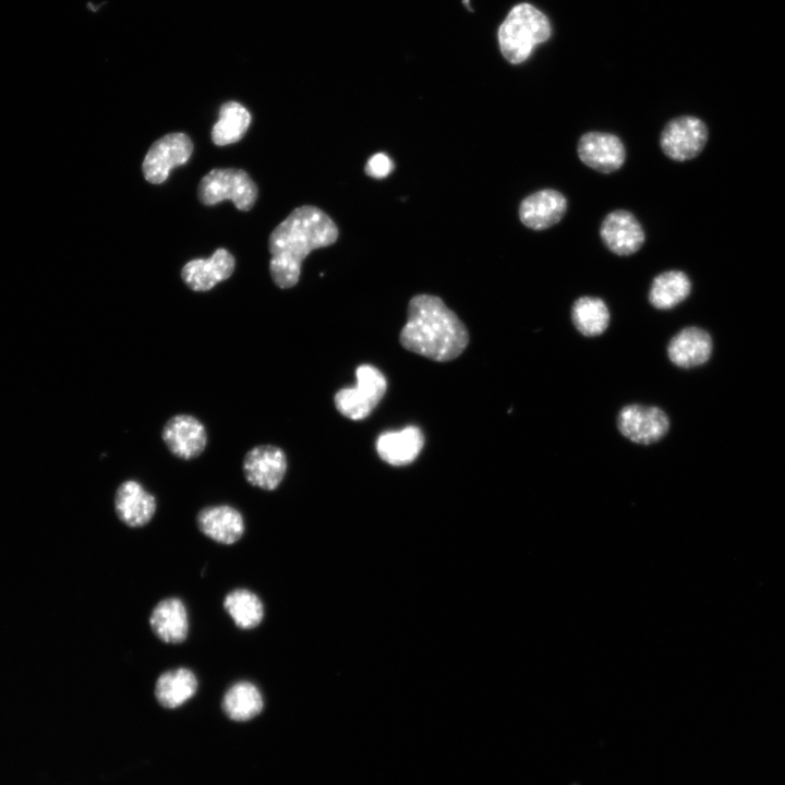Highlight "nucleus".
<instances>
[{
  "instance_id": "obj_3",
  "label": "nucleus",
  "mask_w": 785,
  "mask_h": 785,
  "mask_svg": "<svg viewBox=\"0 0 785 785\" xmlns=\"http://www.w3.org/2000/svg\"><path fill=\"white\" fill-rule=\"evenodd\" d=\"M550 36L547 17L529 3L514 7L498 29L500 51L512 64L526 61L534 47L546 41Z\"/></svg>"
},
{
  "instance_id": "obj_18",
  "label": "nucleus",
  "mask_w": 785,
  "mask_h": 785,
  "mask_svg": "<svg viewBox=\"0 0 785 785\" xmlns=\"http://www.w3.org/2000/svg\"><path fill=\"white\" fill-rule=\"evenodd\" d=\"M712 338L708 331L690 326L672 337L667 355L676 366L690 369L705 363L712 353Z\"/></svg>"
},
{
  "instance_id": "obj_8",
  "label": "nucleus",
  "mask_w": 785,
  "mask_h": 785,
  "mask_svg": "<svg viewBox=\"0 0 785 785\" xmlns=\"http://www.w3.org/2000/svg\"><path fill=\"white\" fill-rule=\"evenodd\" d=\"M669 426L665 411L654 406L627 404L617 415L620 434L639 445L657 443L667 434Z\"/></svg>"
},
{
  "instance_id": "obj_16",
  "label": "nucleus",
  "mask_w": 785,
  "mask_h": 785,
  "mask_svg": "<svg viewBox=\"0 0 785 785\" xmlns=\"http://www.w3.org/2000/svg\"><path fill=\"white\" fill-rule=\"evenodd\" d=\"M234 267V257L226 249H218L206 259L188 262L181 270V278L191 290L205 292L228 279Z\"/></svg>"
},
{
  "instance_id": "obj_21",
  "label": "nucleus",
  "mask_w": 785,
  "mask_h": 785,
  "mask_svg": "<svg viewBox=\"0 0 785 785\" xmlns=\"http://www.w3.org/2000/svg\"><path fill=\"white\" fill-rule=\"evenodd\" d=\"M221 706L229 718L245 722L262 712L264 700L255 684L249 680H240L226 690Z\"/></svg>"
},
{
  "instance_id": "obj_10",
  "label": "nucleus",
  "mask_w": 785,
  "mask_h": 785,
  "mask_svg": "<svg viewBox=\"0 0 785 785\" xmlns=\"http://www.w3.org/2000/svg\"><path fill=\"white\" fill-rule=\"evenodd\" d=\"M161 438L168 450L183 460L195 459L207 446V431L196 416L180 413L171 416L164 425Z\"/></svg>"
},
{
  "instance_id": "obj_15",
  "label": "nucleus",
  "mask_w": 785,
  "mask_h": 785,
  "mask_svg": "<svg viewBox=\"0 0 785 785\" xmlns=\"http://www.w3.org/2000/svg\"><path fill=\"white\" fill-rule=\"evenodd\" d=\"M196 524L205 536L222 545L237 543L245 531L242 514L235 507L227 504L201 509L196 516Z\"/></svg>"
},
{
  "instance_id": "obj_26",
  "label": "nucleus",
  "mask_w": 785,
  "mask_h": 785,
  "mask_svg": "<svg viewBox=\"0 0 785 785\" xmlns=\"http://www.w3.org/2000/svg\"><path fill=\"white\" fill-rule=\"evenodd\" d=\"M394 169L391 159L384 153H377L373 155L366 162L365 172L366 174L382 179L387 177Z\"/></svg>"
},
{
  "instance_id": "obj_5",
  "label": "nucleus",
  "mask_w": 785,
  "mask_h": 785,
  "mask_svg": "<svg viewBox=\"0 0 785 785\" xmlns=\"http://www.w3.org/2000/svg\"><path fill=\"white\" fill-rule=\"evenodd\" d=\"M357 385L335 395V406L343 416L358 421L375 409L386 392L385 375L375 366L362 364L355 371Z\"/></svg>"
},
{
  "instance_id": "obj_11",
  "label": "nucleus",
  "mask_w": 785,
  "mask_h": 785,
  "mask_svg": "<svg viewBox=\"0 0 785 785\" xmlns=\"http://www.w3.org/2000/svg\"><path fill=\"white\" fill-rule=\"evenodd\" d=\"M577 153L585 166L601 173L618 170L626 159L621 140L607 132L591 131L582 134L577 144Z\"/></svg>"
},
{
  "instance_id": "obj_9",
  "label": "nucleus",
  "mask_w": 785,
  "mask_h": 785,
  "mask_svg": "<svg viewBox=\"0 0 785 785\" xmlns=\"http://www.w3.org/2000/svg\"><path fill=\"white\" fill-rule=\"evenodd\" d=\"M288 468L285 451L274 445L252 447L243 458L242 470L246 482L264 491H274L282 482Z\"/></svg>"
},
{
  "instance_id": "obj_1",
  "label": "nucleus",
  "mask_w": 785,
  "mask_h": 785,
  "mask_svg": "<svg viewBox=\"0 0 785 785\" xmlns=\"http://www.w3.org/2000/svg\"><path fill=\"white\" fill-rule=\"evenodd\" d=\"M338 229L322 209L304 205L293 209L270 233L269 273L281 289L295 286L305 257L319 247L331 245Z\"/></svg>"
},
{
  "instance_id": "obj_24",
  "label": "nucleus",
  "mask_w": 785,
  "mask_h": 785,
  "mask_svg": "<svg viewBox=\"0 0 785 785\" xmlns=\"http://www.w3.org/2000/svg\"><path fill=\"white\" fill-rule=\"evenodd\" d=\"M571 319L576 329L585 337L602 335L611 322L606 303L597 297L578 298L571 307Z\"/></svg>"
},
{
  "instance_id": "obj_7",
  "label": "nucleus",
  "mask_w": 785,
  "mask_h": 785,
  "mask_svg": "<svg viewBox=\"0 0 785 785\" xmlns=\"http://www.w3.org/2000/svg\"><path fill=\"white\" fill-rule=\"evenodd\" d=\"M193 152L191 138L182 133H169L156 140L146 153L142 170L144 178L160 184L169 176L172 168L185 164Z\"/></svg>"
},
{
  "instance_id": "obj_22",
  "label": "nucleus",
  "mask_w": 785,
  "mask_h": 785,
  "mask_svg": "<svg viewBox=\"0 0 785 785\" xmlns=\"http://www.w3.org/2000/svg\"><path fill=\"white\" fill-rule=\"evenodd\" d=\"M691 291L689 277L681 270H666L654 277L648 299L657 310H671L688 298Z\"/></svg>"
},
{
  "instance_id": "obj_23",
  "label": "nucleus",
  "mask_w": 785,
  "mask_h": 785,
  "mask_svg": "<svg viewBox=\"0 0 785 785\" xmlns=\"http://www.w3.org/2000/svg\"><path fill=\"white\" fill-rule=\"evenodd\" d=\"M222 605L226 613L240 629H254L264 619V604L259 596L249 589L237 588L231 590L226 594Z\"/></svg>"
},
{
  "instance_id": "obj_4",
  "label": "nucleus",
  "mask_w": 785,
  "mask_h": 785,
  "mask_svg": "<svg viewBox=\"0 0 785 785\" xmlns=\"http://www.w3.org/2000/svg\"><path fill=\"white\" fill-rule=\"evenodd\" d=\"M257 186L242 169H213L198 184L197 196L204 205L231 200L239 210L251 209L257 200Z\"/></svg>"
},
{
  "instance_id": "obj_13",
  "label": "nucleus",
  "mask_w": 785,
  "mask_h": 785,
  "mask_svg": "<svg viewBox=\"0 0 785 785\" xmlns=\"http://www.w3.org/2000/svg\"><path fill=\"white\" fill-rule=\"evenodd\" d=\"M119 520L130 528H142L150 522L157 510L156 497L136 480H125L113 498Z\"/></svg>"
},
{
  "instance_id": "obj_6",
  "label": "nucleus",
  "mask_w": 785,
  "mask_h": 785,
  "mask_svg": "<svg viewBox=\"0 0 785 785\" xmlns=\"http://www.w3.org/2000/svg\"><path fill=\"white\" fill-rule=\"evenodd\" d=\"M708 126L693 116H680L669 120L660 135L663 153L675 161L697 157L708 142Z\"/></svg>"
},
{
  "instance_id": "obj_17",
  "label": "nucleus",
  "mask_w": 785,
  "mask_h": 785,
  "mask_svg": "<svg viewBox=\"0 0 785 785\" xmlns=\"http://www.w3.org/2000/svg\"><path fill=\"white\" fill-rule=\"evenodd\" d=\"M149 626L154 635L164 643L184 642L190 629L185 603L176 596L162 599L149 615Z\"/></svg>"
},
{
  "instance_id": "obj_12",
  "label": "nucleus",
  "mask_w": 785,
  "mask_h": 785,
  "mask_svg": "<svg viewBox=\"0 0 785 785\" xmlns=\"http://www.w3.org/2000/svg\"><path fill=\"white\" fill-rule=\"evenodd\" d=\"M604 245L614 254L628 256L637 253L645 240L644 230L636 216L626 209L608 213L600 227Z\"/></svg>"
},
{
  "instance_id": "obj_14",
  "label": "nucleus",
  "mask_w": 785,
  "mask_h": 785,
  "mask_svg": "<svg viewBox=\"0 0 785 785\" xmlns=\"http://www.w3.org/2000/svg\"><path fill=\"white\" fill-rule=\"evenodd\" d=\"M567 212V200L554 189L526 196L519 205V219L529 229L545 230L558 224Z\"/></svg>"
},
{
  "instance_id": "obj_25",
  "label": "nucleus",
  "mask_w": 785,
  "mask_h": 785,
  "mask_svg": "<svg viewBox=\"0 0 785 785\" xmlns=\"http://www.w3.org/2000/svg\"><path fill=\"white\" fill-rule=\"evenodd\" d=\"M251 123V114L241 104L227 101L219 109V119L212 130V140L218 146L242 138Z\"/></svg>"
},
{
  "instance_id": "obj_20",
  "label": "nucleus",
  "mask_w": 785,
  "mask_h": 785,
  "mask_svg": "<svg viewBox=\"0 0 785 785\" xmlns=\"http://www.w3.org/2000/svg\"><path fill=\"white\" fill-rule=\"evenodd\" d=\"M197 688L198 680L195 673L180 666L159 675L155 684V697L161 706L176 709L194 697Z\"/></svg>"
},
{
  "instance_id": "obj_2",
  "label": "nucleus",
  "mask_w": 785,
  "mask_h": 785,
  "mask_svg": "<svg viewBox=\"0 0 785 785\" xmlns=\"http://www.w3.org/2000/svg\"><path fill=\"white\" fill-rule=\"evenodd\" d=\"M407 314L400 331V343L407 350L433 361L447 362L467 348V327L440 298L418 294L410 300Z\"/></svg>"
},
{
  "instance_id": "obj_19",
  "label": "nucleus",
  "mask_w": 785,
  "mask_h": 785,
  "mask_svg": "<svg viewBox=\"0 0 785 785\" xmlns=\"http://www.w3.org/2000/svg\"><path fill=\"white\" fill-rule=\"evenodd\" d=\"M424 445V435L416 426L385 432L376 440L378 456L385 462L400 467L411 463Z\"/></svg>"
}]
</instances>
